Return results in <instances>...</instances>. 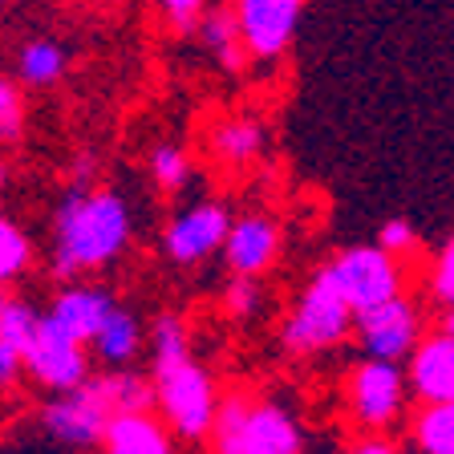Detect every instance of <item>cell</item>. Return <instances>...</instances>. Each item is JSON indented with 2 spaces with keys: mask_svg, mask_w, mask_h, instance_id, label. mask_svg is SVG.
I'll return each instance as SVG.
<instances>
[{
  "mask_svg": "<svg viewBox=\"0 0 454 454\" xmlns=\"http://www.w3.org/2000/svg\"><path fill=\"white\" fill-rule=\"evenodd\" d=\"M442 333L454 337V304H446V317H442Z\"/></svg>",
  "mask_w": 454,
  "mask_h": 454,
  "instance_id": "31",
  "label": "cell"
},
{
  "mask_svg": "<svg viewBox=\"0 0 454 454\" xmlns=\"http://www.w3.org/2000/svg\"><path fill=\"white\" fill-rule=\"evenodd\" d=\"M25 130V98L12 77L0 74V142H17Z\"/></svg>",
  "mask_w": 454,
  "mask_h": 454,
  "instance_id": "25",
  "label": "cell"
},
{
  "mask_svg": "<svg viewBox=\"0 0 454 454\" xmlns=\"http://www.w3.org/2000/svg\"><path fill=\"white\" fill-rule=\"evenodd\" d=\"M223 304H227V312H231V317H252L255 304H260V280H255V276L231 272L227 293H223Z\"/></svg>",
  "mask_w": 454,
  "mask_h": 454,
  "instance_id": "26",
  "label": "cell"
},
{
  "mask_svg": "<svg viewBox=\"0 0 454 454\" xmlns=\"http://www.w3.org/2000/svg\"><path fill=\"white\" fill-rule=\"evenodd\" d=\"M151 349H154V394L167 414L170 430L183 438H203L211 434L219 397L215 381L195 357H191V337L187 325L175 312H162L151 329Z\"/></svg>",
  "mask_w": 454,
  "mask_h": 454,
  "instance_id": "2",
  "label": "cell"
},
{
  "mask_svg": "<svg viewBox=\"0 0 454 454\" xmlns=\"http://www.w3.org/2000/svg\"><path fill=\"white\" fill-rule=\"evenodd\" d=\"M353 321H357V337L365 357H378V361H406L414 353V345L422 340L418 309L410 301H402V296H389V301L357 312Z\"/></svg>",
  "mask_w": 454,
  "mask_h": 454,
  "instance_id": "10",
  "label": "cell"
},
{
  "mask_svg": "<svg viewBox=\"0 0 454 454\" xmlns=\"http://www.w3.org/2000/svg\"><path fill=\"white\" fill-rule=\"evenodd\" d=\"M114 418L110 394L102 378H85L77 389H66L41 410L45 430L66 446H98L106 438V426Z\"/></svg>",
  "mask_w": 454,
  "mask_h": 454,
  "instance_id": "6",
  "label": "cell"
},
{
  "mask_svg": "<svg viewBox=\"0 0 454 454\" xmlns=\"http://www.w3.org/2000/svg\"><path fill=\"white\" fill-rule=\"evenodd\" d=\"M154 4L175 33H195L203 12H207V0H154Z\"/></svg>",
  "mask_w": 454,
  "mask_h": 454,
  "instance_id": "27",
  "label": "cell"
},
{
  "mask_svg": "<svg viewBox=\"0 0 454 454\" xmlns=\"http://www.w3.org/2000/svg\"><path fill=\"white\" fill-rule=\"evenodd\" d=\"M378 244L386 247V252H394V255H406V252H414L418 247V236H414V227H410L406 219H389V223L381 227Z\"/></svg>",
  "mask_w": 454,
  "mask_h": 454,
  "instance_id": "28",
  "label": "cell"
},
{
  "mask_svg": "<svg viewBox=\"0 0 454 454\" xmlns=\"http://www.w3.org/2000/svg\"><path fill=\"white\" fill-rule=\"evenodd\" d=\"M199 41L215 53V61L227 74H239V69L247 66V49H244V37H239V25H236V12L231 9L203 12V20H199Z\"/></svg>",
  "mask_w": 454,
  "mask_h": 454,
  "instance_id": "18",
  "label": "cell"
},
{
  "mask_svg": "<svg viewBox=\"0 0 454 454\" xmlns=\"http://www.w3.org/2000/svg\"><path fill=\"white\" fill-rule=\"evenodd\" d=\"M130 244V211L114 191H90L77 183L53 215V276L106 268Z\"/></svg>",
  "mask_w": 454,
  "mask_h": 454,
  "instance_id": "1",
  "label": "cell"
},
{
  "mask_svg": "<svg viewBox=\"0 0 454 454\" xmlns=\"http://www.w3.org/2000/svg\"><path fill=\"white\" fill-rule=\"evenodd\" d=\"M151 175H154V183H159L162 191H183V187H187V179H191L187 151H183V146H175V142H162V146H154Z\"/></svg>",
  "mask_w": 454,
  "mask_h": 454,
  "instance_id": "24",
  "label": "cell"
},
{
  "mask_svg": "<svg viewBox=\"0 0 454 454\" xmlns=\"http://www.w3.org/2000/svg\"><path fill=\"white\" fill-rule=\"evenodd\" d=\"M33 329H37L33 304L20 296H0V386H12L25 373V349Z\"/></svg>",
  "mask_w": 454,
  "mask_h": 454,
  "instance_id": "15",
  "label": "cell"
},
{
  "mask_svg": "<svg viewBox=\"0 0 454 454\" xmlns=\"http://www.w3.org/2000/svg\"><path fill=\"white\" fill-rule=\"evenodd\" d=\"M110 312H114V296L106 293V288H98V284H69V288L57 293L49 317H53L69 337L82 340V345H94L98 329L106 325Z\"/></svg>",
  "mask_w": 454,
  "mask_h": 454,
  "instance_id": "14",
  "label": "cell"
},
{
  "mask_svg": "<svg viewBox=\"0 0 454 454\" xmlns=\"http://www.w3.org/2000/svg\"><path fill=\"white\" fill-rule=\"evenodd\" d=\"M219 454H231V450H219Z\"/></svg>",
  "mask_w": 454,
  "mask_h": 454,
  "instance_id": "34",
  "label": "cell"
},
{
  "mask_svg": "<svg viewBox=\"0 0 454 454\" xmlns=\"http://www.w3.org/2000/svg\"><path fill=\"white\" fill-rule=\"evenodd\" d=\"M276 247H280V231H276L272 219L264 215H244V219H231L227 227V239H223V255H227V268L239 276H260L272 268L276 260Z\"/></svg>",
  "mask_w": 454,
  "mask_h": 454,
  "instance_id": "12",
  "label": "cell"
},
{
  "mask_svg": "<svg viewBox=\"0 0 454 454\" xmlns=\"http://www.w3.org/2000/svg\"><path fill=\"white\" fill-rule=\"evenodd\" d=\"M215 450L231 454H296L301 450V426L276 402H255L247 394H231L219 402L215 422Z\"/></svg>",
  "mask_w": 454,
  "mask_h": 454,
  "instance_id": "3",
  "label": "cell"
},
{
  "mask_svg": "<svg viewBox=\"0 0 454 454\" xmlns=\"http://www.w3.org/2000/svg\"><path fill=\"white\" fill-rule=\"evenodd\" d=\"M434 296L442 304H454V239L442 247V255L434 264Z\"/></svg>",
  "mask_w": 454,
  "mask_h": 454,
  "instance_id": "29",
  "label": "cell"
},
{
  "mask_svg": "<svg viewBox=\"0 0 454 454\" xmlns=\"http://www.w3.org/2000/svg\"><path fill=\"white\" fill-rule=\"evenodd\" d=\"M333 280L340 284V293L349 301L353 312H365L373 304L389 301V296H402V268H397V255L386 247H349L340 252L329 264Z\"/></svg>",
  "mask_w": 454,
  "mask_h": 454,
  "instance_id": "7",
  "label": "cell"
},
{
  "mask_svg": "<svg viewBox=\"0 0 454 454\" xmlns=\"http://www.w3.org/2000/svg\"><path fill=\"white\" fill-rule=\"evenodd\" d=\"M410 389L422 402H454V337H422L410 353Z\"/></svg>",
  "mask_w": 454,
  "mask_h": 454,
  "instance_id": "13",
  "label": "cell"
},
{
  "mask_svg": "<svg viewBox=\"0 0 454 454\" xmlns=\"http://www.w3.org/2000/svg\"><path fill=\"white\" fill-rule=\"evenodd\" d=\"M211 154L227 167H247L264 151V126L252 118H223L211 126Z\"/></svg>",
  "mask_w": 454,
  "mask_h": 454,
  "instance_id": "17",
  "label": "cell"
},
{
  "mask_svg": "<svg viewBox=\"0 0 454 454\" xmlns=\"http://www.w3.org/2000/svg\"><path fill=\"white\" fill-rule=\"evenodd\" d=\"M106 394H110L114 414H138V410L159 406L154 381L138 378V373H106Z\"/></svg>",
  "mask_w": 454,
  "mask_h": 454,
  "instance_id": "22",
  "label": "cell"
},
{
  "mask_svg": "<svg viewBox=\"0 0 454 454\" xmlns=\"http://www.w3.org/2000/svg\"><path fill=\"white\" fill-rule=\"evenodd\" d=\"M353 317H357V312L349 309L340 284L333 280L329 268H321V272L309 280V288L301 293L293 317L284 321L280 340L288 353H321L349 337Z\"/></svg>",
  "mask_w": 454,
  "mask_h": 454,
  "instance_id": "4",
  "label": "cell"
},
{
  "mask_svg": "<svg viewBox=\"0 0 454 454\" xmlns=\"http://www.w3.org/2000/svg\"><path fill=\"white\" fill-rule=\"evenodd\" d=\"M309 0H236V25L247 61H276L288 53Z\"/></svg>",
  "mask_w": 454,
  "mask_h": 454,
  "instance_id": "8",
  "label": "cell"
},
{
  "mask_svg": "<svg viewBox=\"0 0 454 454\" xmlns=\"http://www.w3.org/2000/svg\"><path fill=\"white\" fill-rule=\"evenodd\" d=\"M106 454H175L170 450V434L162 430L159 418H151V410L138 414H114L102 438Z\"/></svg>",
  "mask_w": 454,
  "mask_h": 454,
  "instance_id": "16",
  "label": "cell"
},
{
  "mask_svg": "<svg viewBox=\"0 0 454 454\" xmlns=\"http://www.w3.org/2000/svg\"><path fill=\"white\" fill-rule=\"evenodd\" d=\"M28 260H33V244H28V236L12 223L9 215H0V288L17 280V276L28 268Z\"/></svg>",
  "mask_w": 454,
  "mask_h": 454,
  "instance_id": "23",
  "label": "cell"
},
{
  "mask_svg": "<svg viewBox=\"0 0 454 454\" xmlns=\"http://www.w3.org/2000/svg\"><path fill=\"white\" fill-rule=\"evenodd\" d=\"M227 227H231V215H227L219 203H199V207L170 219L167 255L175 264H199V260H207L211 252L223 247Z\"/></svg>",
  "mask_w": 454,
  "mask_h": 454,
  "instance_id": "11",
  "label": "cell"
},
{
  "mask_svg": "<svg viewBox=\"0 0 454 454\" xmlns=\"http://www.w3.org/2000/svg\"><path fill=\"white\" fill-rule=\"evenodd\" d=\"M345 397H349L353 422L365 426V430H386L406 406V378H402L397 361L369 357L353 369Z\"/></svg>",
  "mask_w": 454,
  "mask_h": 454,
  "instance_id": "9",
  "label": "cell"
},
{
  "mask_svg": "<svg viewBox=\"0 0 454 454\" xmlns=\"http://www.w3.org/2000/svg\"><path fill=\"white\" fill-rule=\"evenodd\" d=\"M4 179H9V167H4V162H0V187H4Z\"/></svg>",
  "mask_w": 454,
  "mask_h": 454,
  "instance_id": "32",
  "label": "cell"
},
{
  "mask_svg": "<svg viewBox=\"0 0 454 454\" xmlns=\"http://www.w3.org/2000/svg\"><path fill=\"white\" fill-rule=\"evenodd\" d=\"M414 442L422 454H454V402H426L418 410Z\"/></svg>",
  "mask_w": 454,
  "mask_h": 454,
  "instance_id": "21",
  "label": "cell"
},
{
  "mask_svg": "<svg viewBox=\"0 0 454 454\" xmlns=\"http://www.w3.org/2000/svg\"><path fill=\"white\" fill-rule=\"evenodd\" d=\"M4 4H9V0H0V9H4Z\"/></svg>",
  "mask_w": 454,
  "mask_h": 454,
  "instance_id": "33",
  "label": "cell"
},
{
  "mask_svg": "<svg viewBox=\"0 0 454 454\" xmlns=\"http://www.w3.org/2000/svg\"><path fill=\"white\" fill-rule=\"evenodd\" d=\"M138 345H142V325H138V317L114 304V312L106 317V325L98 329V337H94L98 357H102L106 365H126V361H134Z\"/></svg>",
  "mask_w": 454,
  "mask_h": 454,
  "instance_id": "20",
  "label": "cell"
},
{
  "mask_svg": "<svg viewBox=\"0 0 454 454\" xmlns=\"http://www.w3.org/2000/svg\"><path fill=\"white\" fill-rule=\"evenodd\" d=\"M69 69V53L57 45L53 37H37L25 41L17 53V77L33 90H45V85H57Z\"/></svg>",
  "mask_w": 454,
  "mask_h": 454,
  "instance_id": "19",
  "label": "cell"
},
{
  "mask_svg": "<svg viewBox=\"0 0 454 454\" xmlns=\"http://www.w3.org/2000/svg\"><path fill=\"white\" fill-rule=\"evenodd\" d=\"M349 454H397V450L386 442V438H365V442H357Z\"/></svg>",
  "mask_w": 454,
  "mask_h": 454,
  "instance_id": "30",
  "label": "cell"
},
{
  "mask_svg": "<svg viewBox=\"0 0 454 454\" xmlns=\"http://www.w3.org/2000/svg\"><path fill=\"white\" fill-rule=\"evenodd\" d=\"M25 373H33V381L53 394H66L77 389L90 378V357H85V345L77 337H69L53 317H37V329L28 337L25 349Z\"/></svg>",
  "mask_w": 454,
  "mask_h": 454,
  "instance_id": "5",
  "label": "cell"
}]
</instances>
